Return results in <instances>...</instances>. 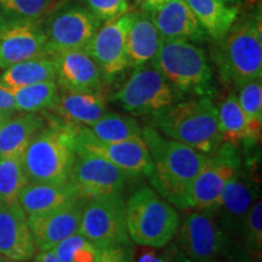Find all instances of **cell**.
Returning a JSON list of instances; mask_svg holds the SVG:
<instances>
[{"label":"cell","mask_w":262,"mask_h":262,"mask_svg":"<svg viewBox=\"0 0 262 262\" xmlns=\"http://www.w3.org/2000/svg\"><path fill=\"white\" fill-rule=\"evenodd\" d=\"M75 155L74 124L50 120L35 134L22 156L28 182L67 183Z\"/></svg>","instance_id":"cell-3"},{"label":"cell","mask_w":262,"mask_h":262,"mask_svg":"<svg viewBox=\"0 0 262 262\" xmlns=\"http://www.w3.org/2000/svg\"><path fill=\"white\" fill-rule=\"evenodd\" d=\"M225 3H228V2H232V0H224Z\"/></svg>","instance_id":"cell-45"},{"label":"cell","mask_w":262,"mask_h":262,"mask_svg":"<svg viewBox=\"0 0 262 262\" xmlns=\"http://www.w3.org/2000/svg\"><path fill=\"white\" fill-rule=\"evenodd\" d=\"M15 98L16 112L39 113L52 110L60 97V88L56 80L41 81L28 86L11 89Z\"/></svg>","instance_id":"cell-28"},{"label":"cell","mask_w":262,"mask_h":262,"mask_svg":"<svg viewBox=\"0 0 262 262\" xmlns=\"http://www.w3.org/2000/svg\"><path fill=\"white\" fill-rule=\"evenodd\" d=\"M89 127L90 133L103 142H122L142 137V127L134 117L106 112Z\"/></svg>","instance_id":"cell-29"},{"label":"cell","mask_w":262,"mask_h":262,"mask_svg":"<svg viewBox=\"0 0 262 262\" xmlns=\"http://www.w3.org/2000/svg\"><path fill=\"white\" fill-rule=\"evenodd\" d=\"M176 91L153 62L135 67L112 101L130 116L149 117L175 103Z\"/></svg>","instance_id":"cell-7"},{"label":"cell","mask_w":262,"mask_h":262,"mask_svg":"<svg viewBox=\"0 0 262 262\" xmlns=\"http://www.w3.org/2000/svg\"><path fill=\"white\" fill-rule=\"evenodd\" d=\"M206 262H224V261L219 260V258H215V260H210V261H206Z\"/></svg>","instance_id":"cell-44"},{"label":"cell","mask_w":262,"mask_h":262,"mask_svg":"<svg viewBox=\"0 0 262 262\" xmlns=\"http://www.w3.org/2000/svg\"><path fill=\"white\" fill-rule=\"evenodd\" d=\"M27 183L22 157L0 158V205L18 204V196Z\"/></svg>","instance_id":"cell-31"},{"label":"cell","mask_w":262,"mask_h":262,"mask_svg":"<svg viewBox=\"0 0 262 262\" xmlns=\"http://www.w3.org/2000/svg\"><path fill=\"white\" fill-rule=\"evenodd\" d=\"M149 126L204 156H210L222 143L217 106L210 96H198L173 103L149 116Z\"/></svg>","instance_id":"cell-2"},{"label":"cell","mask_w":262,"mask_h":262,"mask_svg":"<svg viewBox=\"0 0 262 262\" xmlns=\"http://www.w3.org/2000/svg\"><path fill=\"white\" fill-rule=\"evenodd\" d=\"M45 126V117L40 113L12 116L0 127V158L22 157L28 143Z\"/></svg>","instance_id":"cell-24"},{"label":"cell","mask_w":262,"mask_h":262,"mask_svg":"<svg viewBox=\"0 0 262 262\" xmlns=\"http://www.w3.org/2000/svg\"><path fill=\"white\" fill-rule=\"evenodd\" d=\"M238 238L249 256L260 260L262 249V201L258 198L251 205L250 210L245 216V220L239 231Z\"/></svg>","instance_id":"cell-33"},{"label":"cell","mask_w":262,"mask_h":262,"mask_svg":"<svg viewBox=\"0 0 262 262\" xmlns=\"http://www.w3.org/2000/svg\"><path fill=\"white\" fill-rule=\"evenodd\" d=\"M222 80L235 88L262 78L261 18H247L234 24L212 52Z\"/></svg>","instance_id":"cell-5"},{"label":"cell","mask_w":262,"mask_h":262,"mask_svg":"<svg viewBox=\"0 0 262 262\" xmlns=\"http://www.w3.org/2000/svg\"><path fill=\"white\" fill-rule=\"evenodd\" d=\"M142 139L152 159V171L147 176L152 188L176 209L188 210L189 191L206 156L149 125L142 129Z\"/></svg>","instance_id":"cell-1"},{"label":"cell","mask_w":262,"mask_h":262,"mask_svg":"<svg viewBox=\"0 0 262 262\" xmlns=\"http://www.w3.org/2000/svg\"><path fill=\"white\" fill-rule=\"evenodd\" d=\"M238 102L247 118L255 142H260L262 133V80L255 78L239 85Z\"/></svg>","instance_id":"cell-32"},{"label":"cell","mask_w":262,"mask_h":262,"mask_svg":"<svg viewBox=\"0 0 262 262\" xmlns=\"http://www.w3.org/2000/svg\"><path fill=\"white\" fill-rule=\"evenodd\" d=\"M80 199L70 183L52 185V183L28 182L18 196V205L27 216L62 208Z\"/></svg>","instance_id":"cell-21"},{"label":"cell","mask_w":262,"mask_h":262,"mask_svg":"<svg viewBox=\"0 0 262 262\" xmlns=\"http://www.w3.org/2000/svg\"><path fill=\"white\" fill-rule=\"evenodd\" d=\"M0 254L29 262L37 254L26 212L18 204L0 205Z\"/></svg>","instance_id":"cell-19"},{"label":"cell","mask_w":262,"mask_h":262,"mask_svg":"<svg viewBox=\"0 0 262 262\" xmlns=\"http://www.w3.org/2000/svg\"><path fill=\"white\" fill-rule=\"evenodd\" d=\"M50 5L51 0H0V28L40 22Z\"/></svg>","instance_id":"cell-30"},{"label":"cell","mask_w":262,"mask_h":262,"mask_svg":"<svg viewBox=\"0 0 262 262\" xmlns=\"http://www.w3.org/2000/svg\"><path fill=\"white\" fill-rule=\"evenodd\" d=\"M77 150L97 156L123 170L129 176H148L152 159L142 137L122 142H103L90 133L89 127L74 124Z\"/></svg>","instance_id":"cell-11"},{"label":"cell","mask_w":262,"mask_h":262,"mask_svg":"<svg viewBox=\"0 0 262 262\" xmlns=\"http://www.w3.org/2000/svg\"><path fill=\"white\" fill-rule=\"evenodd\" d=\"M208 37L219 41L235 24L238 10L224 0H185Z\"/></svg>","instance_id":"cell-25"},{"label":"cell","mask_w":262,"mask_h":262,"mask_svg":"<svg viewBox=\"0 0 262 262\" xmlns=\"http://www.w3.org/2000/svg\"><path fill=\"white\" fill-rule=\"evenodd\" d=\"M135 16V11H129L112 21L104 22L84 48L104 77H114L129 67L126 55L127 33Z\"/></svg>","instance_id":"cell-14"},{"label":"cell","mask_w":262,"mask_h":262,"mask_svg":"<svg viewBox=\"0 0 262 262\" xmlns=\"http://www.w3.org/2000/svg\"><path fill=\"white\" fill-rule=\"evenodd\" d=\"M98 248L88 241L80 232L70 235L52 249L63 262H95Z\"/></svg>","instance_id":"cell-34"},{"label":"cell","mask_w":262,"mask_h":262,"mask_svg":"<svg viewBox=\"0 0 262 262\" xmlns=\"http://www.w3.org/2000/svg\"><path fill=\"white\" fill-rule=\"evenodd\" d=\"M103 25L85 5L68 2L52 10L40 21L49 52L84 49Z\"/></svg>","instance_id":"cell-8"},{"label":"cell","mask_w":262,"mask_h":262,"mask_svg":"<svg viewBox=\"0 0 262 262\" xmlns=\"http://www.w3.org/2000/svg\"><path fill=\"white\" fill-rule=\"evenodd\" d=\"M176 93L210 96L212 70L205 51L188 40H162L152 61Z\"/></svg>","instance_id":"cell-6"},{"label":"cell","mask_w":262,"mask_h":262,"mask_svg":"<svg viewBox=\"0 0 262 262\" xmlns=\"http://www.w3.org/2000/svg\"><path fill=\"white\" fill-rule=\"evenodd\" d=\"M0 110L16 112L15 98L10 88L0 81Z\"/></svg>","instance_id":"cell-37"},{"label":"cell","mask_w":262,"mask_h":262,"mask_svg":"<svg viewBox=\"0 0 262 262\" xmlns=\"http://www.w3.org/2000/svg\"><path fill=\"white\" fill-rule=\"evenodd\" d=\"M95 262H136L135 251L131 244L112 245L100 248Z\"/></svg>","instance_id":"cell-36"},{"label":"cell","mask_w":262,"mask_h":262,"mask_svg":"<svg viewBox=\"0 0 262 262\" xmlns=\"http://www.w3.org/2000/svg\"><path fill=\"white\" fill-rule=\"evenodd\" d=\"M164 262H194L192 258H189L187 255L180 250L179 248L173 247L170 253H166L164 256Z\"/></svg>","instance_id":"cell-38"},{"label":"cell","mask_w":262,"mask_h":262,"mask_svg":"<svg viewBox=\"0 0 262 262\" xmlns=\"http://www.w3.org/2000/svg\"><path fill=\"white\" fill-rule=\"evenodd\" d=\"M150 15L163 40L203 41L208 38L185 0H171Z\"/></svg>","instance_id":"cell-20"},{"label":"cell","mask_w":262,"mask_h":262,"mask_svg":"<svg viewBox=\"0 0 262 262\" xmlns=\"http://www.w3.org/2000/svg\"><path fill=\"white\" fill-rule=\"evenodd\" d=\"M143 2H145V0H135V3H137V4H141V5L143 4Z\"/></svg>","instance_id":"cell-43"},{"label":"cell","mask_w":262,"mask_h":262,"mask_svg":"<svg viewBox=\"0 0 262 262\" xmlns=\"http://www.w3.org/2000/svg\"><path fill=\"white\" fill-rule=\"evenodd\" d=\"M242 166L239 147L222 142L206 159L195 176L188 195V209L214 210L226 186Z\"/></svg>","instance_id":"cell-10"},{"label":"cell","mask_w":262,"mask_h":262,"mask_svg":"<svg viewBox=\"0 0 262 262\" xmlns=\"http://www.w3.org/2000/svg\"><path fill=\"white\" fill-rule=\"evenodd\" d=\"M48 80H56V68L51 55L29 58L10 66L0 77V81L10 89H17Z\"/></svg>","instance_id":"cell-27"},{"label":"cell","mask_w":262,"mask_h":262,"mask_svg":"<svg viewBox=\"0 0 262 262\" xmlns=\"http://www.w3.org/2000/svg\"><path fill=\"white\" fill-rule=\"evenodd\" d=\"M15 112H10V111L0 110V127H2L4 124L8 122V120L14 116Z\"/></svg>","instance_id":"cell-41"},{"label":"cell","mask_w":262,"mask_h":262,"mask_svg":"<svg viewBox=\"0 0 262 262\" xmlns=\"http://www.w3.org/2000/svg\"><path fill=\"white\" fill-rule=\"evenodd\" d=\"M217 123L222 142H228L237 147L242 143L245 146L256 145L235 94H229L220 107H217Z\"/></svg>","instance_id":"cell-26"},{"label":"cell","mask_w":262,"mask_h":262,"mask_svg":"<svg viewBox=\"0 0 262 262\" xmlns=\"http://www.w3.org/2000/svg\"><path fill=\"white\" fill-rule=\"evenodd\" d=\"M79 232L96 248L131 244L125 220V201L120 193L86 199Z\"/></svg>","instance_id":"cell-9"},{"label":"cell","mask_w":262,"mask_h":262,"mask_svg":"<svg viewBox=\"0 0 262 262\" xmlns=\"http://www.w3.org/2000/svg\"><path fill=\"white\" fill-rule=\"evenodd\" d=\"M56 68V80L61 90L77 93H97L103 74L96 62L84 49L51 54Z\"/></svg>","instance_id":"cell-17"},{"label":"cell","mask_w":262,"mask_h":262,"mask_svg":"<svg viewBox=\"0 0 262 262\" xmlns=\"http://www.w3.org/2000/svg\"><path fill=\"white\" fill-rule=\"evenodd\" d=\"M50 55L40 22L0 28V70L18 62Z\"/></svg>","instance_id":"cell-18"},{"label":"cell","mask_w":262,"mask_h":262,"mask_svg":"<svg viewBox=\"0 0 262 262\" xmlns=\"http://www.w3.org/2000/svg\"><path fill=\"white\" fill-rule=\"evenodd\" d=\"M34 262H63L60 260L52 250L38 251L34 256Z\"/></svg>","instance_id":"cell-39"},{"label":"cell","mask_w":262,"mask_h":262,"mask_svg":"<svg viewBox=\"0 0 262 262\" xmlns=\"http://www.w3.org/2000/svg\"><path fill=\"white\" fill-rule=\"evenodd\" d=\"M0 262H16V261L11 260V258L6 257V256H4V255H2V254H0Z\"/></svg>","instance_id":"cell-42"},{"label":"cell","mask_w":262,"mask_h":262,"mask_svg":"<svg viewBox=\"0 0 262 262\" xmlns=\"http://www.w3.org/2000/svg\"><path fill=\"white\" fill-rule=\"evenodd\" d=\"M83 2L88 10H90L103 24L130 11L129 0H83Z\"/></svg>","instance_id":"cell-35"},{"label":"cell","mask_w":262,"mask_h":262,"mask_svg":"<svg viewBox=\"0 0 262 262\" xmlns=\"http://www.w3.org/2000/svg\"><path fill=\"white\" fill-rule=\"evenodd\" d=\"M125 220L131 242L150 249L166 247L180 227L178 209L147 186L136 189L125 202Z\"/></svg>","instance_id":"cell-4"},{"label":"cell","mask_w":262,"mask_h":262,"mask_svg":"<svg viewBox=\"0 0 262 262\" xmlns=\"http://www.w3.org/2000/svg\"><path fill=\"white\" fill-rule=\"evenodd\" d=\"M162 40L150 12L146 10L136 12L127 33L126 55L129 67H140L155 60Z\"/></svg>","instance_id":"cell-22"},{"label":"cell","mask_w":262,"mask_h":262,"mask_svg":"<svg viewBox=\"0 0 262 262\" xmlns=\"http://www.w3.org/2000/svg\"><path fill=\"white\" fill-rule=\"evenodd\" d=\"M51 111L64 122L90 126L107 112V101L100 91L77 93L61 90L56 106Z\"/></svg>","instance_id":"cell-23"},{"label":"cell","mask_w":262,"mask_h":262,"mask_svg":"<svg viewBox=\"0 0 262 262\" xmlns=\"http://www.w3.org/2000/svg\"><path fill=\"white\" fill-rule=\"evenodd\" d=\"M257 201V187L243 165L226 186L220 202L214 209L216 220L228 238L238 237L245 216Z\"/></svg>","instance_id":"cell-15"},{"label":"cell","mask_w":262,"mask_h":262,"mask_svg":"<svg viewBox=\"0 0 262 262\" xmlns=\"http://www.w3.org/2000/svg\"><path fill=\"white\" fill-rule=\"evenodd\" d=\"M130 176L100 157L77 150L68 183L80 198L120 193Z\"/></svg>","instance_id":"cell-13"},{"label":"cell","mask_w":262,"mask_h":262,"mask_svg":"<svg viewBox=\"0 0 262 262\" xmlns=\"http://www.w3.org/2000/svg\"><path fill=\"white\" fill-rule=\"evenodd\" d=\"M169 2H171V0H145L143 4L141 6H142L143 10L150 12V11H155L157 9H159L160 6L166 4V3Z\"/></svg>","instance_id":"cell-40"},{"label":"cell","mask_w":262,"mask_h":262,"mask_svg":"<svg viewBox=\"0 0 262 262\" xmlns=\"http://www.w3.org/2000/svg\"><path fill=\"white\" fill-rule=\"evenodd\" d=\"M179 249L194 262L219 258L227 250L229 238L220 227L214 210H193L180 224Z\"/></svg>","instance_id":"cell-12"},{"label":"cell","mask_w":262,"mask_h":262,"mask_svg":"<svg viewBox=\"0 0 262 262\" xmlns=\"http://www.w3.org/2000/svg\"><path fill=\"white\" fill-rule=\"evenodd\" d=\"M85 199L44 212L27 216L33 241L38 251L52 250L60 242L79 232Z\"/></svg>","instance_id":"cell-16"}]
</instances>
